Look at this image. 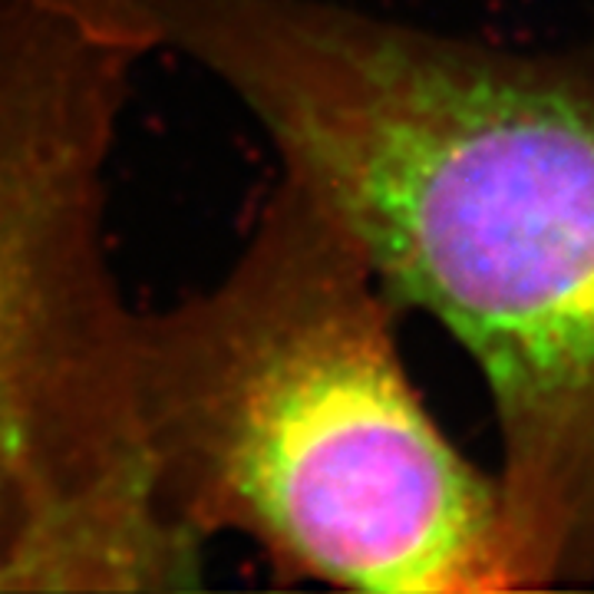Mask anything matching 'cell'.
<instances>
[{"instance_id": "6da1fadb", "label": "cell", "mask_w": 594, "mask_h": 594, "mask_svg": "<svg viewBox=\"0 0 594 594\" xmlns=\"http://www.w3.org/2000/svg\"><path fill=\"white\" fill-rule=\"evenodd\" d=\"M238 99L387 295L473 357L508 592L594 575V37L518 50L330 0H63Z\"/></svg>"}, {"instance_id": "7a4b0ae2", "label": "cell", "mask_w": 594, "mask_h": 594, "mask_svg": "<svg viewBox=\"0 0 594 594\" xmlns=\"http://www.w3.org/2000/svg\"><path fill=\"white\" fill-rule=\"evenodd\" d=\"M357 241L281 176L231 268L142 314L139 394L166 512L288 578L512 594L493 476L436 426Z\"/></svg>"}, {"instance_id": "3957f363", "label": "cell", "mask_w": 594, "mask_h": 594, "mask_svg": "<svg viewBox=\"0 0 594 594\" xmlns=\"http://www.w3.org/2000/svg\"><path fill=\"white\" fill-rule=\"evenodd\" d=\"M146 53L53 0H0V592L192 582L106 258V159Z\"/></svg>"}]
</instances>
